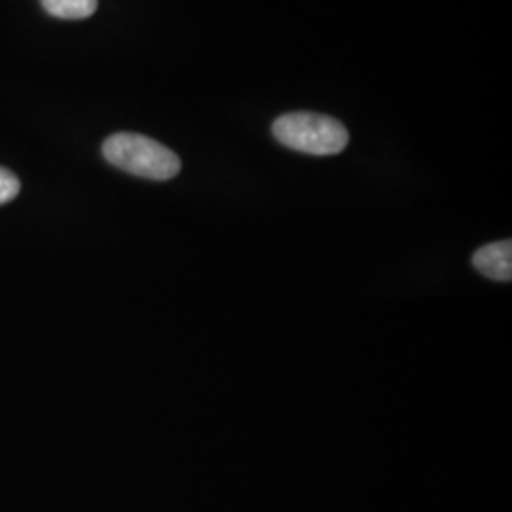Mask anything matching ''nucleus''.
<instances>
[{"label":"nucleus","instance_id":"nucleus-1","mask_svg":"<svg viewBox=\"0 0 512 512\" xmlns=\"http://www.w3.org/2000/svg\"><path fill=\"white\" fill-rule=\"evenodd\" d=\"M103 156L114 167L150 181H169L181 171V160L173 150L139 133L110 135L103 143Z\"/></svg>","mask_w":512,"mask_h":512},{"label":"nucleus","instance_id":"nucleus-2","mask_svg":"<svg viewBox=\"0 0 512 512\" xmlns=\"http://www.w3.org/2000/svg\"><path fill=\"white\" fill-rule=\"evenodd\" d=\"M274 137L283 147L311 156H334L348 147L346 126L330 116L313 112L283 114L274 122Z\"/></svg>","mask_w":512,"mask_h":512},{"label":"nucleus","instance_id":"nucleus-3","mask_svg":"<svg viewBox=\"0 0 512 512\" xmlns=\"http://www.w3.org/2000/svg\"><path fill=\"white\" fill-rule=\"evenodd\" d=\"M476 270L494 281H511L512 279V241H497L484 245L473 255Z\"/></svg>","mask_w":512,"mask_h":512},{"label":"nucleus","instance_id":"nucleus-4","mask_svg":"<svg viewBox=\"0 0 512 512\" xmlns=\"http://www.w3.org/2000/svg\"><path fill=\"white\" fill-rule=\"evenodd\" d=\"M44 10L61 19H86L95 14L97 0H40Z\"/></svg>","mask_w":512,"mask_h":512},{"label":"nucleus","instance_id":"nucleus-5","mask_svg":"<svg viewBox=\"0 0 512 512\" xmlns=\"http://www.w3.org/2000/svg\"><path fill=\"white\" fill-rule=\"evenodd\" d=\"M19 179L8 169L0 167V205L12 202L19 194Z\"/></svg>","mask_w":512,"mask_h":512}]
</instances>
